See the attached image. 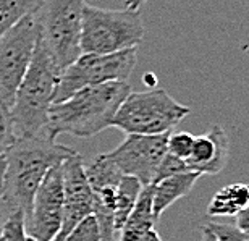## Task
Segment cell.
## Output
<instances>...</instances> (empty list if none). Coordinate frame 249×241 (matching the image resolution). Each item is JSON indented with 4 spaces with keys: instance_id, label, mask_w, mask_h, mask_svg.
Wrapping results in <instances>:
<instances>
[{
    "instance_id": "1",
    "label": "cell",
    "mask_w": 249,
    "mask_h": 241,
    "mask_svg": "<svg viewBox=\"0 0 249 241\" xmlns=\"http://www.w3.org/2000/svg\"><path fill=\"white\" fill-rule=\"evenodd\" d=\"M78 154L65 144L55 143L47 134L17 138L5 150V173L2 196L28 217L39 185L52 167Z\"/></svg>"
},
{
    "instance_id": "2",
    "label": "cell",
    "mask_w": 249,
    "mask_h": 241,
    "mask_svg": "<svg viewBox=\"0 0 249 241\" xmlns=\"http://www.w3.org/2000/svg\"><path fill=\"white\" fill-rule=\"evenodd\" d=\"M131 86L128 81H113L79 89L62 102H53L49 109L47 136L58 134L76 138H92L108 127Z\"/></svg>"
},
{
    "instance_id": "3",
    "label": "cell",
    "mask_w": 249,
    "mask_h": 241,
    "mask_svg": "<svg viewBox=\"0 0 249 241\" xmlns=\"http://www.w3.org/2000/svg\"><path fill=\"white\" fill-rule=\"evenodd\" d=\"M60 73V67L37 37L31 65L18 86L13 104L8 110L17 138L47 134L49 109L53 104Z\"/></svg>"
},
{
    "instance_id": "4",
    "label": "cell",
    "mask_w": 249,
    "mask_h": 241,
    "mask_svg": "<svg viewBox=\"0 0 249 241\" xmlns=\"http://www.w3.org/2000/svg\"><path fill=\"white\" fill-rule=\"evenodd\" d=\"M146 28L141 12L108 10L86 3L83 8L81 54H115L124 49L138 47L142 42Z\"/></svg>"
},
{
    "instance_id": "5",
    "label": "cell",
    "mask_w": 249,
    "mask_h": 241,
    "mask_svg": "<svg viewBox=\"0 0 249 241\" xmlns=\"http://www.w3.org/2000/svg\"><path fill=\"white\" fill-rule=\"evenodd\" d=\"M191 109L173 99L165 89L129 93L117 110L112 127L126 134H168Z\"/></svg>"
},
{
    "instance_id": "6",
    "label": "cell",
    "mask_w": 249,
    "mask_h": 241,
    "mask_svg": "<svg viewBox=\"0 0 249 241\" xmlns=\"http://www.w3.org/2000/svg\"><path fill=\"white\" fill-rule=\"evenodd\" d=\"M86 0H42L34 15L39 28V39L53 60L65 70L79 55L83 8Z\"/></svg>"
},
{
    "instance_id": "7",
    "label": "cell",
    "mask_w": 249,
    "mask_h": 241,
    "mask_svg": "<svg viewBox=\"0 0 249 241\" xmlns=\"http://www.w3.org/2000/svg\"><path fill=\"white\" fill-rule=\"evenodd\" d=\"M138 62V47L115 54H81L71 65L62 70L53 102H62L79 89L99 84L126 81Z\"/></svg>"
},
{
    "instance_id": "8",
    "label": "cell",
    "mask_w": 249,
    "mask_h": 241,
    "mask_svg": "<svg viewBox=\"0 0 249 241\" xmlns=\"http://www.w3.org/2000/svg\"><path fill=\"white\" fill-rule=\"evenodd\" d=\"M39 37L36 17L23 18L0 37V107L8 112L21 84Z\"/></svg>"
},
{
    "instance_id": "9",
    "label": "cell",
    "mask_w": 249,
    "mask_h": 241,
    "mask_svg": "<svg viewBox=\"0 0 249 241\" xmlns=\"http://www.w3.org/2000/svg\"><path fill=\"white\" fill-rule=\"evenodd\" d=\"M167 139L168 134H128L107 157L123 175L149 186L167 154Z\"/></svg>"
},
{
    "instance_id": "10",
    "label": "cell",
    "mask_w": 249,
    "mask_h": 241,
    "mask_svg": "<svg viewBox=\"0 0 249 241\" xmlns=\"http://www.w3.org/2000/svg\"><path fill=\"white\" fill-rule=\"evenodd\" d=\"M63 164L52 167L39 185L26 217V233L37 241H53L62 227Z\"/></svg>"
},
{
    "instance_id": "11",
    "label": "cell",
    "mask_w": 249,
    "mask_h": 241,
    "mask_svg": "<svg viewBox=\"0 0 249 241\" xmlns=\"http://www.w3.org/2000/svg\"><path fill=\"white\" fill-rule=\"evenodd\" d=\"M94 212V194L84 173V159L79 154L63 162V215L60 232L53 241H63L68 233Z\"/></svg>"
},
{
    "instance_id": "12",
    "label": "cell",
    "mask_w": 249,
    "mask_h": 241,
    "mask_svg": "<svg viewBox=\"0 0 249 241\" xmlns=\"http://www.w3.org/2000/svg\"><path fill=\"white\" fill-rule=\"evenodd\" d=\"M230 141L220 125H213L207 133L194 136L191 155L186 159L189 172L202 175L220 173L228 162Z\"/></svg>"
},
{
    "instance_id": "13",
    "label": "cell",
    "mask_w": 249,
    "mask_h": 241,
    "mask_svg": "<svg viewBox=\"0 0 249 241\" xmlns=\"http://www.w3.org/2000/svg\"><path fill=\"white\" fill-rule=\"evenodd\" d=\"M201 178L199 173L185 172L178 173L173 177H168L165 180H160L159 183L152 185V214L154 220L160 219V215L170 207L178 199L185 198L196 185L197 180Z\"/></svg>"
},
{
    "instance_id": "14",
    "label": "cell",
    "mask_w": 249,
    "mask_h": 241,
    "mask_svg": "<svg viewBox=\"0 0 249 241\" xmlns=\"http://www.w3.org/2000/svg\"><path fill=\"white\" fill-rule=\"evenodd\" d=\"M152 214V185L142 186L129 217L117 235L115 241H142L151 228H154Z\"/></svg>"
},
{
    "instance_id": "15",
    "label": "cell",
    "mask_w": 249,
    "mask_h": 241,
    "mask_svg": "<svg viewBox=\"0 0 249 241\" xmlns=\"http://www.w3.org/2000/svg\"><path fill=\"white\" fill-rule=\"evenodd\" d=\"M249 205V183H231L212 196L207 215L212 219L235 217Z\"/></svg>"
},
{
    "instance_id": "16",
    "label": "cell",
    "mask_w": 249,
    "mask_h": 241,
    "mask_svg": "<svg viewBox=\"0 0 249 241\" xmlns=\"http://www.w3.org/2000/svg\"><path fill=\"white\" fill-rule=\"evenodd\" d=\"M141 189L142 185L136 178L126 177V175L122 177L115 191V209H113V228H115V235H118L124 222H126V219L129 217V214H131V210L134 209V204H136Z\"/></svg>"
},
{
    "instance_id": "17",
    "label": "cell",
    "mask_w": 249,
    "mask_h": 241,
    "mask_svg": "<svg viewBox=\"0 0 249 241\" xmlns=\"http://www.w3.org/2000/svg\"><path fill=\"white\" fill-rule=\"evenodd\" d=\"M42 0H0V37L23 18L36 15Z\"/></svg>"
},
{
    "instance_id": "18",
    "label": "cell",
    "mask_w": 249,
    "mask_h": 241,
    "mask_svg": "<svg viewBox=\"0 0 249 241\" xmlns=\"http://www.w3.org/2000/svg\"><path fill=\"white\" fill-rule=\"evenodd\" d=\"M0 241H28L26 217L23 210H13L0 230Z\"/></svg>"
},
{
    "instance_id": "19",
    "label": "cell",
    "mask_w": 249,
    "mask_h": 241,
    "mask_svg": "<svg viewBox=\"0 0 249 241\" xmlns=\"http://www.w3.org/2000/svg\"><path fill=\"white\" fill-rule=\"evenodd\" d=\"M194 144V136L188 131H175L168 133L167 139V152L175 155L178 159L186 160L191 155Z\"/></svg>"
},
{
    "instance_id": "20",
    "label": "cell",
    "mask_w": 249,
    "mask_h": 241,
    "mask_svg": "<svg viewBox=\"0 0 249 241\" xmlns=\"http://www.w3.org/2000/svg\"><path fill=\"white\" fill-rule=\"evenodd\" d=\"M63 241H101V230L96 217L91 214L83 219Z\"/></svg>"
},
{
    "instance_id": "21",
    "label": "cell",
    "mask_w": 249,
    "mask_h": 241,
    "mask_svg": "<svg viewBox=\"0 0 249 241\" xmlns=\"http://www.w3.org/2000/svg\"><path fill=\"white\" fill-rule=\"evenodd\" d=\"M185 172H189L186 160L178 159V157H175V155L167 152L165 157L162 159L160 165H159L156 175H154L152 185L159 183L160 180H165L168 177H173V175H178V173H185Z\"/></svg>"
},
{
    "instance_id": "22",
    "label": "cell",
    "mask_w": 249,
    "mask_h": 241,
    "mask_svg": "<svg viewBox=\"0 0 249 241\" xmlns=\"http://www.w3.org/2000/svg\"><path fill=\"white\" fill-rule=\"evenodd\" d=\"M212 233L215 235L217 241H249V235L241 232L235 223L227 222H209L206 223Z\"/></svg>"
},
{
    "instance_id": "23",
    "label": "cell",
    "mask_w": 249,
    "mask_h": 241,
    "mask_svg": "<svg viewBox=\"0 0 249 241\" xmlns=\"http://www.w3.org/2000/svg\"><path fill=\"white\" fill-rule=\"evenodd\" d=\"M15 139H17V136L13 133V127L12 122H10L8 112L0 107V155L5 154V150L15 143Z\"/></svg>"
},
{
    "instance_id": "24",
    "label": "cell",
    "mask_w": 249,
    "mask_h": 241,
    "mask_svg": "<svg viewBox=\"0 0 249 241\" xmlns=\"http://www.w3.org/2000/svg\"><path fill=\"white\" fill-rule=\"evenodd\" d=\"M235 225L241 230V232L249 235V205L246 209H243L240 214L235 215Z\"/></svg>"
},
{
    "instance_id": "25",
    "label": "cell",
    "mask_w": 249,
    "mask_h": 241,
    "mask_svg": "<svg viewBox=\"0 0 249 241\" xmlns=\"http://www.w3.org/2000/svg\"><path fill=\"white\" fill-rule=\"evenodd\" d=\"M13 210H17V209H15L13 205L10 204L8 201L5 199L2 194H0V230H2L3 223H5V220H7V219L10 217V214H12Z\"/></svg>"
},
{
    "instance_id": "26",
    "label": "cell",
    "mask_w": 249,
    "mask_h": 241,
    "mask_svg": "<svg viewBox=\"0 0 249 241\" xmlns=\"http://www.w3.org/2000/svg\"><path fill=\"white\" fill-rule=\"evenodd\" d=\"M146 2H147V0H124V8L139 12V8H141Z\"/></svg>"
},
{
    "instance_id": "27",
    "label": "cell",
    "mask_w": 249,
    "mask_h": 241,
    "mask_svg": "<svg viewBox=\"0 0 249 241\" xmlns=\"http://www.w3.org/2000/svg\"><path fill=\"white\" fill-rule=\"evenodd\" d=\"M142 241H162V238H160V235L156 232V228H151Z\"/></svg>"
},
{
    "instance_id": "28",
    "label": "cell",
    "mask_w": 249,
    "mask_h": 241,
    "mask_svg": "<svg viewBox=\"0 0 249 241\" xmlns=\"http://www.w3.org/2000/svg\"><path fill=\"white\" fill-rule=\"evenodd\" d=\"M3 173H5V157L2 154L0 155V194H2L3 189Z\"/></svg>"
},
{
    "instance_id": "29",
    "label": "cell",
    "mask_w": 249,
    "mask_h": 241,
    "mask_svg": "<svg viewBox=\"0 0 249 241\" xmlns=\"http://www.w3.org/2000/svg\"><path fill=\"white\" fill-rule=\"evenodd\" d=\"M28 241H37V240H34V238H29V237H28Z\"/></svg>"
}]
</instances>
